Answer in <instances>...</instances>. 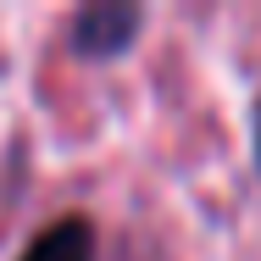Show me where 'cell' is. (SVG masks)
I'll return each instance as SVG.
<instances>
[{
    "label": "cell",
    "instance_id": "3",
    "mask_svg": "<svg viewBox=\"0 0 261 261\" xmlns=\"http://www.w3.org/2000/svg\"><path fill=\"white\" fill-rule=\"evenodd\" d=\"M256 156H261V100H256Z\"/></svg>",
    "mask_w": 261,
    "mask_h": 261
},
{
    "label": "cell",
    "instance_id": "1",
    "mask_svg": "<svg viewBox=\"0 0 261 261\" xmlns=\"http://www.w3.org/2000/svg\"><path fill=\"white\" fill-rule=\"evenodd\" d=\"M139 28H145V11L139 6H128V0H95V6H84L72 17L67 45H72V56H84V61H117L139 39Z\"/></svg>",
    "mask_w": 261,
    "mask_h": 261
},
{
    "label": "cell",
    "instance_id": "2",
    "mask_svg": "<svg viewBox=\"0 0 261 261\" xmlns=\"http://www.w3.org/2000/svg\"><path fill=\"white\" fill-rule=\"evenodd\" d=\"M17 261H95V222L89 217H56L45 233H34V245Z\"/></svg>",
    "mask_w": 261,
    "mask_h": 261
}]
</instances>
